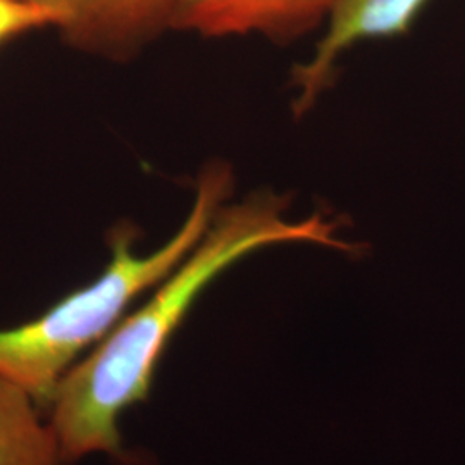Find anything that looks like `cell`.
I'll return each instance as SVG.
<instances>
[{"instance_id":"6da1fadb","label":"cell","mask_w":465,"mask_h":465,"mask_svg":"<svg viewBox=\"0 0 465 465\" xmlns=\"http://www.w3.org/2000/svg\"><path fill=\"white\" fill-rule=\"evenodd\" d=\"M290 211V197L272 190L228 200L183 262L71 369L47 409L64 464L99 453L124 459L121 416L149 399L167 343L202 292L226 269L276 245L353 249L336 219L324 213L293 217Z\"/></svg>"},{"instance_id":"7a4b0ae2","label":"cell","mask_w":465,"mask_h":465,"mask_svg":"<svg viewBox=\"0 0 465 465\" xmlns=\"http://www.w3.org/2000/svg\"><path fill=\"white\" fill-rule=\"evenodd\" d=\"M234 173L224 161L200 171L182 226L161 247L138 253V230L123 223L111 230V259L99 276L32 321L0 330V376L26 390L47 411L71 369L116 328L136 300L183 262L232 200Z\"/></svg>"},{"instance_id":"3957f363","label":"cell","mask_w":465,"mask_h":465,"mask_svg":"<svg viewBox=\"0 0 465 465\" xmlns=\"http://www.w3.org/2000/svg\"><path fill=\"white\" fill-rule=\"evenodd\" d=\"M430 0H336L312 54L290 73L292 109L312 111L338 78L341 57L357 44L409 34Z\"/></svg>"},{"instance_id":"277c9868","label":"cell","mask_w":465,"mask_h":465,"mask_svg":"<svg viewBox=\"0 0 465 465\" xmlns=\"http://www.w3.org/2000/svg\"><path fill=\"white\" fill-rule=\"evenodd\" d=\"M59 16L57 28L73 49L128 63L173 30L180 0H34Z\"/></svg>"},{"instance_id":"5b68a950","label":"cell","mask_w":465,"mask_h":465,"mask_svg":"<svg viewBox=\"0 0 465 465\" xmlns=\"http://www.w3.org/2000/svg\"><path fill=\"white\" fill-rule=\"evenodd\" d=\"M336 0H180L173 30L203 38L262 36L293 44L322 30Z\"/></svg>"},{"instance_id":"8992f818","label":"cell","mask_w":465,"mask_h":465,"mask_svg":"<svg viewBox=\"0 0 465 465\" xmlns=\"http://www.w3.org/2000/svg\"><path fill=\"white\" fill-rule=\"evenodd\" d=\"M40 411L26 390L0 376V465H66Z\"/></svg>"},{"instance_id":"52a82bcc","label":"cell","mask_w":465,"mask_h":465,"mask_svg":"<svg viewBox=\"0 0 465 465\" xmlns=\"http://www.w3.org/2000/svg\"><path fill=\"white\" fill-rule=\"evenodd\" d=\"M59 16L34 0H0V47L17 36L57 26Z\"/></svg>"}]
</instances>
